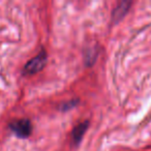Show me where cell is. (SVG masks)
Wrapping results in <instances>:
<instances>
[{
  "mask_svg": "<svg viewBox=\"0 0 151 151\" xmlns=\"http://www.w3.org/2000/svg\"><path fill=\"white\" fill-rule=\"evenodd\" d=\"M47 63V52L45 50L40 51L38 55L29 60L24 66L23 73L26 75H34V73L40 71L45 67Z\"/></svg>",
  "mask_w": 151,
  "mask_h": 151,
  "instance_id": "6da1fadb",
  "label": "cell"
},
{
  "mask_svg": "<svg viewBox=\"0 0 151 151\" xmlns=\"http://www.w3.org/2000/svg\"><path fill=\"white\" fill-rule=\"evenodd\" d=\"M9 128L13 130V132L17 137L21 139H25L31 134L32 132V124L29 119L23 118L18 119L9 123Z\"/></svg>",
  "mask_w": 151,
  "mask_h": 151,
  "instance_id": "7a4b0ae2",
  "label": "cell"
},
{
  "mask_svg": "<svg viewBox=\"0 0 151 151\" xmlns=\"http://www.w3.org/2000/svg\"><path fill=\"white\" fill-rule=\"evenodd\" d=\"M132 2L129 1H121V2L118 3V5L116 6V9L113 12V21L114 23H118L119 21H121L124 18V16L126 15V13L129 9Z\"/></svg>",
  "mask_w": 151,
  "mask_h": 151,
  "instance_id": "3957f363",
  "label": "cell"
},
{
  "mask_svg": "<svg viewBox=\"0 0 151 151\" xmlns=\"http://www.w3.org/2000/svg\"><path fill=\"white\" fill-rule=\"evenodd\" d=\"M88 126H89V122L84 121V122H82V123L78 124V125L73 128L71 136H73V142H75V144H79V143H80L81 139L83 138L84 134L86 132Z\"/></svg>",
  "mask_w": 151,
  "mask_h": 151,
  "instance_id": "277c9868",
  "label": "cell"
},
{
  "mask_svg": "<svg viewBox=\"0 0 151 151\" xmlns=\"http://www.w3.org/2000/svg\"><path fill=\"white\" fill-rule=\"evenodd\" d=\"M97 52L99 51L95 48H91V49H87L85 51V63H86L88 66H91L93 63L96 60V56H97Z\"/></svg>",
  "mask_w": 151,
  "mask_h": 151,
  "instance_id": "5b68a950",
  "label": "cell"
},
{
  "mask_svg": "<svg viewBox=\"0 0 151 151\" xmlns=\"http://www.w3.org/2000/svg\"><path fill=\"white\" fill-rule=\"evenodd\" d=\"M77 103H78V101H76V99H73V101H67V103L63 104V105L61 106V110H62V111H66V110L71 109V108H73L76 105H77Z\"/></svg>",
  "mask_w": 151,
  "mask_h": 151,
  "instance_id": "8992f818",
  "label": "cell"
}]
</instances>
